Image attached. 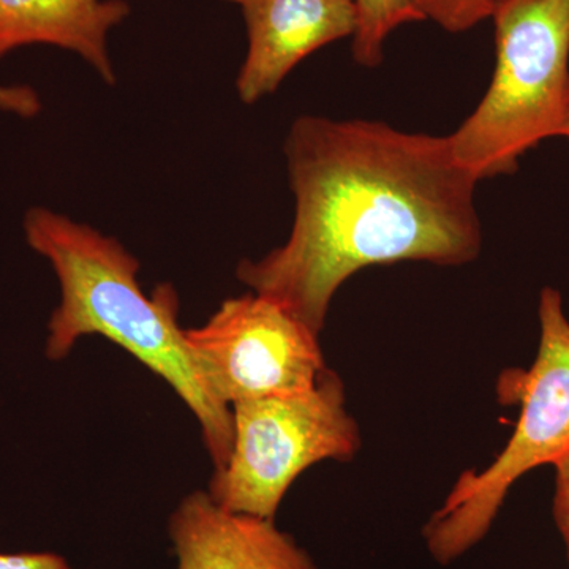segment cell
I'll use <instances>...</instances> for the list:
<instances>
[{
	"label": "cell",
	"instance_id": "6da1fadb",
	"mask_svg": "<svg viewBox=\"0 0 569 569\" xmlns=\"http://www.w3.org/2000/svg\"><path fill=\"white\" fill-rule=\"evenodd\" d=\"M296 217L290 238L236 276L320 335L340 284L369 266L470 263L482 236L479 182L449 138L387 123L302 116L284 142Z\"/></svg>",
	"mask_w": 569,
	"mask_h": 569
},
{
	"label": "cell",
	"instance_id": "7a4b0ae2",
	"mask_svg": "<svg viewBox=\"0 0 569 569\" xmlns=\"http://www.w3.org/2000/svg\"><path fill=\"white\" fill-rule=\"evenodd\" d=\"M24 234L61 284V302L48 323V358H67L84 336L111 340L174 389L201 427L213 470L222 468L233 448V415L194 365L179 325L178 291L162 283L146 295L140 261L118 239L51 209L26 212Z\"/></svg>",
	"mask_w": 569,
	"mask_h": 569
},
{
	"label": "cell",
	"instance_id": "3957f363",
	"mask_svg": "<svg viewBox=\"0 0 569 569\" xmlns=\"http://www.w3.org/2000/svg\"><path fill=\"white\" fill-rule=\"evenodd\" d=\"M538 317L533 365L509 367L497 381L498 402L520 410L507 447L485 470L463 471L422 529L438 563L458 560L489 533L520 478L569 455V320L559 290L541 291Z\"/></svg>",
	"mask_w": 569,
	"mask_h": 569
},
{
	"label": "cell",
	"instance_id": "277c9868",
	"mask_svg": "<svg viewBox=\"0 0 569 569\" xmlns=\"http://www.w3.org/2000/svg\"><path fill=\"white\" fill-rule=\"evenodd\" d=\"M497 66L485 99L449 138L478 181L512 174L523 153L565 138L569 0H509L493 14Z\"/></svg>",
	"mask_w": 569,
	"mask_h": 569
},
{
	"label": "cell",
	"instance_id": "5b68a950",
	"mask_svg": "<svg viewBox=\"0 0 569 569\" xmlns=\"http://www.w3.org/2000/svg\"><path fill=\"white\" fill-rule=\"evenodd\" d=\"M231 415L233 448L227 463L213 470L208 493L239 515L274 520L307 468L323 460L347 462L361 449L346 385L329 367L307 391L242 400L231 406Z\"/></svg>",
	"mask_w": 569,
	"mask_h": 569
},
{
	"label": "cell",
	"instance_id": "8992f818",
	"mask_svg": "<svg viewBox=\"0 0 569 569\" xmlns=\"http://www.w3.org/2000/svg\"><path fill=\"white\" fill-rule=\"evenodd\" d=\"M183 336L206 387L230 408L307 391L328 369L320 335L257 293L227 299L208 323Z\"/></svg>",
	"mask_w": 569,
	"mask_h": 569
},
{
	"label": "cell",
	"instance_id": "52a82bcc",
	"mask_svg": "<svg viewBox=\"0 0 569 569\" xmlns=\"http://www.w3.org/2000/svg\"><path fill=\"white\" fill-rule=\"evenodd\" d=\"M244 14L249 51L239 71V97L254 103L288 73L332 41L353 37L356 0H230Z\"/></svg>",
	"mask_w": 569,
	"mask_h": 569
},
{
	"label": "cell",
	"instance_id": "ba28073f",
	"mask_svg": "<svg viewBox=\"0 0 569 569\" xmlns=\"http://www.w3.org/2000/svg\"><path fill=\"white\" fill-rule=\"evenodd\" d=\"M168 533L176 569H318L274 520L227 511L208 492L183 498L171 515Z\"/></svg>",
	"mask_w": 569,
	"mask_h": 569
},
{
	"label": "cell",
	"instance_id": "9c48e42d",
	"mask_svg": "<svg viewBox=\"0 0 569 569\" xmlns=\"http://www.w3.org/2000/svg\"><path fill=\"white\" fill-rule=\"evenodd\" d=\"M129 11L123 0H0V58L29 44H52L78 52L114 86L107 36Z\"/></svg>",
	"mask_w": 569,
	"mask_h": 569
},
{
	"label": "cell",
	"instance_id": "30bf717a",
	"mask_svg": "<svg viewBox=\"0 0 569 569\" xmlns=\"http://www.w3.org/2000/svg\"><path fill=\"white\" fill-rule=\"evenodd\" d=\"M358 24L353 36L355 61L377 67L383 61L389 33L407 22L425 21L415 0H356Z\"/></svg>",
	"mask_w": 569,
	"mask_h": 569
},
{
	"label": "cell",
	"instance_id": "8fae6325",
	"mask_svg": "<svg viewBox=\"0 0 569 569\" xmlns=\"http://www.w3.org/2000/svg\"><path fill=\"white\" fill-rule=\"evenodd\" d=\"M509 0H415L425 20L437 22L448 32H463L493 18Z\"/></svg>",
	"mask_w": 569,
	"mask_h": 569
},
{
	"label": "cell",
	"instance_id": "7c38bea8",
	"mask_svg": "<svg viewBox=\"0 0 569 569\" xmlns=\"http://www.w3.org/2000/svg\"><path fill=\"white\" fill-rule=\"evenodd\" d=\"M0 111L26 119L36 118L41 111L40 96L31 86L0 84Z\"/></svg>",
	"mask_w": 569,
	"mask_h": 569
},
{
	"label": "cell",
	"instance_id": "4fadbf2b",
	"mask_svg": "<svg viewBox=\"0 0 569 569\" xmlns=\"http://www.w3.org/2000/svg\"><path fill=\"white\" fill-rule=\"evenodd\" d=\"M556 492H553V519L568 550L569 559V455L553 466Z\"/></svg>",
	"mask_w": 569,
	"mask_h": 569
},
{
	"label": "cell",
	"instance_id": "5bb4252c",
	"mask_svg": "<svg viewBox=\"0 0 569 569\" xmlns=\"http://www.w3.org/2000/svg\"><path fill=\"white\" fill-rule=\"evenodd\" d=\"M0 569H71L63 557L51 552L0 553Z\"/></svg>",
	"mask_w": 569,
	"mask_h": 569
},
{
	"label": "cell",
	"instance_id": "9a60e30c",
	"mask_svg": "<svg viewBox=\"0 0 569 569\" xmlns=\"http://www.w3.org/2000/svg\"><path fill=\"white\" fill-rule=\"evenodd\" d=\"M565 138L569 141V107H568V118H567V129H565Z\"/></svg>",
	"mask_w": 569,
	"mask_h": 569
}]
</instances>
